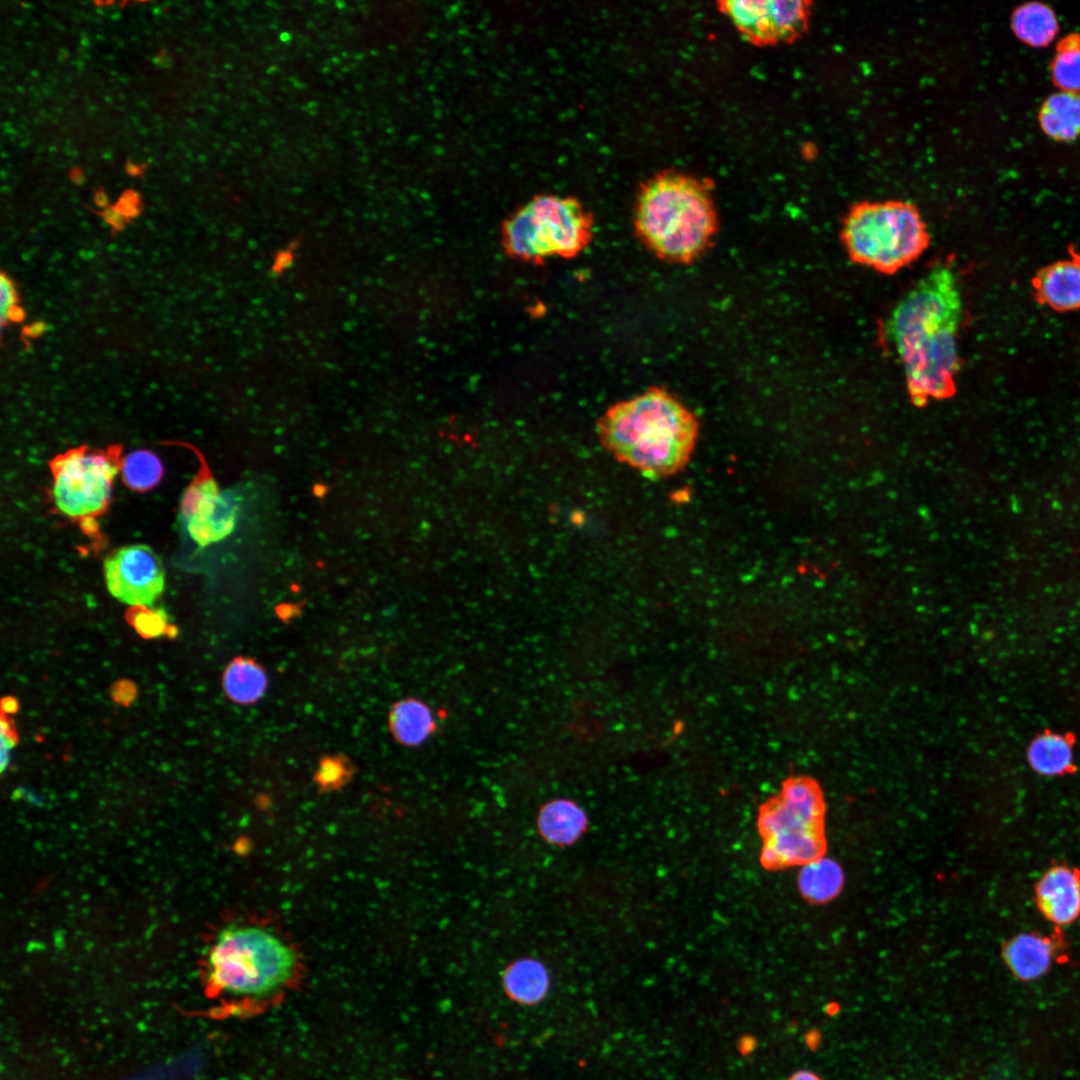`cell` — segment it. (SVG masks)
Wrapping results in <instances>:
<instances>
[{
  "mask_svg": "<svg viewBox=\"0 0 1080 1080\" xmlns=\"http://www.w3.org/2000/svg\"><path fill=\"white\" fill-rule=\"evenodd\" d=\"M267 683V675L262 666L248 657L233 659L224 670V691L238 704L258 701L264 695Z\"/></svg>",
  "mask_w": 1080,
  "mask_h": 1080,
  "instance_id": "22",
  "label": "cell"
},
{
  "mask_svg": "<svg viewBox=\"0 0 1080 1080\" xmlns=\"http://www.w3.org/2000/svg\"><path fill=\"white\" fill-rule=\"evenodd\" d=\"M180 508L187 531L198 545L221 540L234 526V507L204 465L185 490Z\"/></svg>",
  "mask_w": 1080,
  "mask_h": 1080,
  "instance_id": "11",
  "label": "cell"
},
{
  "mask_svg": "<svg viewBox=\"0 0 1080 1080\" xmlns=\"http://www.w3.org/2000/svg\"><path fill=\"white\" fill-rule=\"evenodd\" d=\"M208 978L218 990L248 998L279 991L292 977L296 955L271 930L255 925L224 928L208 952Z\"/></svg>",
  "mask_w": 1080,
  "mask_h": 1080,
  "instance_id": "5",
  "label": "cell"
},
{
  "mask_svg": "<svg viewBox=\"0 0 1080 1080\" xmlns=\"http://www.w3.org/2000/svg\"><path fill=\"white\" fill-rule=\"evenodd\" d=\"M606 448L649 478H663L688 463L698 436L695 416L672 394L653 387L618 402L600 421Z\"/></svg>",
  "mask_w": 1080,
  "mask_h": 1080,
  "instance_id": "2",
  "label": "cell"
},
{
  "mask_svg": "<svg viewBox=\"0 0 1080 1080\" xmlns=\"http://www.w3.org/2000/svg\"><path fill=\"white\" fill-rule=\"evenodd\" d=\"M136 696L135 685L128 680H120L112 687V697L120 704H130Z\"/></svg>",
  "mask_w": 1080,
  "mask_h": 1080,
  "instance_id": "30",
  "label": "cell"
},
{
  "mask_svg": "<svg viewBox=\"0 0 1080 1080\" xmlns=\"http://www.w3.org/2000/svg\"><path fill=\"white\" fill-rule=\"evenodd\" d=\"M1035 296L1056 311L1080 309V257L1049 264L1033 279Z\"/></svg>",
  "mask_w": 1080,
  "mask_h": 1080,
  "instance_id": "14",
  "label": "cell"
},
{
  "mask_svg": "<svg viewBox=\"0 0 1080 1080\" xmlns=\"http://www.w3.org/2000/svg\"><path fill=\"white\" fill-rule=\"evenodd\" d=\"M129 623L143 638H156L176 634V628L168 624V616L161 609L134 606L127 614Z\"/></svg>",
  "mask_w": 1080,
  "mask_h": 1080,
  "instance_id": "26",
  "label": "cell"
},
{
  "mask_svg": "<svg viewBox=\"0 0 1080 1080\" xmlns=\"http://www.w3.org/2000/svg\"><path fill=\"white\" fill-rule=\"evenodd\" d=\"M147 168V164H134L131 159H128L125 163V171L131 177L142 176Z\"/></svg>",
  "mask_w": 1080,
  "mask_h": 1080,
  "instance_id": "33",
  "label": "cell"
},
{
  "mask_svg": "<svg viewBox=\"0 0 1080 1080\" xmlns=\"http://www.w3.org/2000/svg\"><path fill=\"white\" fill-rule=\"evenodd\" d=\"M587 818L583 809L571 800L557 799L547 803L540 812L538 825L544 838L566 845L584 832Z\"/></svg>",
  "mask_w": 1080,
  "mask_h": 1080,
  "instance_id": "18",
  "label": "cell"
},
{
  "mask_svg": "<svg viewBox=\"0 0 1080 1080\" xmlns=\"http://www.w3.org/2000/svg\"><path fill=\"white\" fill-rule=\"evenodd\" d=\"M389 727L393 737L401 744L416 746L423 743L434 731L435 722L429 707L414 698L395 703L389 714Z\"/></svg>",
  "mask_w": 1080,
  "mask_h": 1080,
  "instance_id": "19",
  "label": "cell"
},
{
  "mask_svg": "<svg viewBox=\"0 0 1080 1080\" xmlns=\"http://www.w3.org/2000/svg\"><path fill=\"white\" fill-rule=\"evenodd\" d=\"M93 199H94V203L99 208L106 209L107 207L110 206L109 205V198H108V196H107V194H106L103 187H100V188L94 190Z\"/></svg>",
  "mask_w": 1080,
  "mask_h": 1080,
  "instance_id": "34",
  "label": "cell"
},
{
  "mask_svg": "<svg viewBox=\"0 0 1080 1080\" xmlns=\"http://www.w3.org/2000/svg\"><path fill=\"white\" fill-rule=\"evenodd\" d=\"M823 830L778 834L764 839L761 863L769 869L803 865L824 854Z\"/></svg>",
  "mask_w": 1080,
  "mask_h": 1080,
  "instance_id": "16",
  "label": "cell"
},
{
  "mask_svg": "<svg viewBox=\"0 0 1080 1080\" xmlns=\"http://www.w3.org/2000/svg\"><path fill=\"white\" fill-rule=\"evenodd\" d=\"M1052 77L1064 91H1080V35L1073 33L1062 39L1052 62Z\"/></svg>",
  "mask_w": 1080,
  "mask_h": 1080,
  "instance_id": "25",
  "label": "cell"
},
{
  "mask_svg": "<svg viewBox=\"0 0 1080 1080\" xmlns=\"http://www.w3.org/2000/svg\"><path fill=\"white\" fill-rule=\"evenodd\" d=\"M17 706V701L12 697H6L2 701L3 712H15Z\"/></svg>",
  "mask_w": 1080,
  "mask_h": 1080,
  "instance_id": "38",
  "label": "cell"
},
{
  "mask_svg": "<svg viewBox=\"0 0 1080 1080\" xmlns=\"http://www.w3.org/2000/svg\"><path fill=\"white\" fill-rule=\"evenodd\" d=\"M807 0H725L718 9L748 41L760 46L790 43L806 32L811 16Z\"/></svg>",
  "mask_w": 1080,
  "mask_h": 1080,
  "instance_id": "8",
  "label": "cell"
},
{
  "mask_svg": "<svg viewBox=\"0 0 1080 1080\" xmlns=\"http://www.w3.org/2000/svg\"><path fill=\"white\" fill-rule=\"evenodd\" d=\"M0 321L1 328L8 323V316L13 307L17 305V293L13 281L4 273L0 276Z\"/></svg>",
  "mask_w": 1080,
  "mask_h": 1080,
  "instance_id": "28",
  "label": "cell"
},
{
  "mask_svg": "<svg viewBox=\"0 0 1080 1080\" xmlns=\"http://www.w3.org/2000/svg\"><path fill=\"white\" fill-rule=\"evenodd\" d=\"M1040 913L1057 928L1080 917V870L1068 864L1050 866L1034 886Z\"/></svg>",
  "mask_w": 1080,
  "mask_h": 1080,
  "instance_id": "12",
  "label": "cell"
},
{
  "mask_svg": "<svg viewBox=\"0 0 1080 1080\" xmlns=\"http://www.w3.org/2000/svg\"><path fill=\"white\" fill-rule=\"evenodd\" d=\"M69 178L76 185H82L85 181L84 172L79 167H73L70 169Z\"/></svg>",
  "mask_w": 1080,
  "mask_h": 1080,
  "instance_id": "35",
  "label": "cell"
},
{
  "mask_svg": "<svg viewBox=\"0 0 1080 1080\" xmlns=\"http://www.w3.org/2000/svg\"><path fill=\"white\" fill-rule=\"evenodd\" d=\"M849 258L882 274H895L927 250L930 235L919 209L902 200L854 203L840 231Z\"/></svg>",
  "mask_w": 1080,
  "mask_h": 1080,
  "instance_id": "4",
  "label": "cell"
},
{
  "mask_svg": "<svg viewBox=\"0 0 1080 1080\" xmlns=\"http://www.w3.org/2000/svg\"><path fill=\"white\" fill-rule=\"evenodd\" d=\"M801 895L815 904H823L839 895L844 885L841 865L823 855L803 864L797 877Z\"/></svg>",
  "mask_w": 1080,
  "mask_h": 1080,
  "instance_id": "17",
  "label": "cell"
},
{
  "mask_svg": "<svg viewBox=\"0 0 1080 1080\" xmlns=\"http://www.w3.org/2000/svg\"><path fill=\"white\" fill-rule=\"evenodd\" d=\"M1076 735L1045 729L1035 735L1026 748L1030 768L1044 777H1062L1077 771L1075 763Z\"/></svg>",
  "mask_w": 1080,
  "mask_h": 1080,
  "instance_id": "15",
  "label": "cell"
},
{
  "mask_svg": "<svg viewBox=\"0 0 1080 1080\" xmlns=\"http://www.w3.org/2000/svg\"><path fill=\"white\" fill-rule=\"evenodd\" d=\"M47 329H48V326H47V324L45 322H43V321H35V322L25 326L23 328V330H22V334H23L24 337L38 338L41 335H43L47 331Z\"/></svg>",
  "mask_w": 1080,
  "mask_h": 1080,
  "instance_id": "32",
  "label": "cell"
},
{
  "mask_svg": "<svg viewBox=\"0 0 1080 1080\" xmlns=\"http://www.w3.org/2000/svg\"><path fill=\"white\" fill-rule=\"evenodd\" d=\"M590 221L570 199L543 196L521 208L507 223L509 250L525 259L573 255L587 242Z\"/></svg>",
  "mask_w": 1080,
  "mask_h": 1080,
  "instance_id": "7",
  "label": "cell"
},
{
  "mask_svg": "<svg viewBox=\"0 0 1080 1080\" xmlns=\"http://www.w3.org/2000/svg\"><path fill=\"white\" fill-rule=\"evenodd\" d=\"M109 592L131 606H149L162 593L164 567L159 556L147 545L124 546L112 552L104 562Z\"/></svg>",
  "mask_w": 1080,
  "mask_h": 1080,
  "instance_id": "9",
  "label": "cell"
},
{
  "mask_svg": "<svg viewBox=\"0 0 1080 1080\" xmlns=\"http://www.w3.org/2000/svg\"><path fill=\"white\" fill-rule=\"evenodd\" d=\"M824 801L818 785L805 777L787 780L780 794L764 804L758 817L762 837L823 830Z\"/></svg>",
  "mask_w": 1080,
  "mask_h": 1080,
  "instance_id": "10",
  "label": "cell"
},
{
  "mask_svg": "<svg viewBox=\"0 0 1080 1080\" xmlns=\"http://www.w3.org/2000/svg\"><path fill=\"white\" fill-rule=\"evenodd\" d=\"M122 479L132 490L144 492L155 487L163 476V465L157 455L137 450L122 460Z\"/></svg>",
  "mask_w": 1080,
  "mask_h": 1080,
  "instance_id": "24",
  "label": "cell"
},
{
  "mask_svg": "<svg viewBox=\"0 0 1080 1080\" xmlns=\"http://www.w3.org/2000/svg\"><path fill=\"white\" fill-rule=\"evenodd\" d=\"M353 772L350 760L341 754L327 755L320 759L315 772L316 782L323 788H336L345 783Z\"/></svg>",
  "mask_w": 1080,
  "mask_h": 1080,
  "instance_id": "27",
  "label": "cell"
},
{
  "mask_svg": "<svg viewBox=\"0 0 1080 1080\" xmlns=\"http://www.w3.org/2000/svg\"><path fill=\"white\" fill-rule=\"evenodd\" d=\"M114 206L124 215L127 221L138 217L143 210L141 195L133 190H124Z\"/></svg>",
  "mask_w": 1080,
  "mask_h": 1080,
  "instance_id": "29",
  "label": "cell"
},
{
  "mask_svg": "<svg viewBox=\"0 0 1080 1080\" xmlns=\"http://www.w3.org/2000/svg\"><path fill=\"white\" fill-rule=\"evenodd\" d=\"M503 984L512 1000L532 1005L541 1001L546 995L549 988V975L539 961L521 959L507 968Z\"/></svg>",
  "mask_w": 1080,
  "mask_h": 1080,
  "instance_id": "21",
  "label": "cell"
},
{
  "mask_svg": "<svg viewBox=\"0 0 1080 1080\" xmlns=\"http://www.w3.org/2000/svg\"><path fill=\"white\" fill-rule=\"evenodd\" d=\"M787 1080H822L815 1073L810 1071H798L792 1074Z\"/></svg>",
  "mask_w": 1080,
  "mask_h": 1080,
  "instance_id": "36",
  "label": "cell"
},
{
  "mask_svg": "<svg viewBox=\"0 0 1080 1080\" xmlns=\"http://www.w3.org/2000/svg\"><path fill=\"white\" fill-rule=\"evenodd\" d=\"M1060 932L1043 935L1023 932L1009 938L1002 946V958L1010 972L1021 981H1033L1045 975L1064 952Z\"/></svg>",
  "mask_w": 1080,
  "mask_h": 1080,
  "instance_id": "13",
  "label": "cell"
},
{
  "mask_svg": "<svg viewBox=\"0 0 1080 1080\" xmlns=\"http://www.w3.org/2000/svg\"><path fill=\"white\" fill-rule=\"evenodd\" d=\"M24 318H25L24 310L20 306L16 305L15 307H13L11 309V311L9 313V316H8V321L18 323V322H21Z\"/></svg>",
  "mask_w": 1080,
  "mask_h": 1080,
  "instance_id": "37",
  "label": "cell"
},
{
  "mask_svg": "<svg viewBox=\"0 0 1080 1080\" xmlns=\"http://www.w3.org/2000/svg\"><path fill=\"white\" fill-rule=\"evenodd\" d=\"M634 223L642 242L658 257L685 263L709 245L717 229V213L707 184L668 170L641 184Z\"/></svg>",
  "mask_w": 1080,
  "mask_h": 1080,
  "instance_id": "3",
  "label": "cell"
},
{
  "mask_svg": "<svg viewBox=\"0 0 1080 1080\" xmlns=\"http://www.w3.org/2000/svg\"><path fill=\"white\" fill-rule=\"evenodd\" d=\"M94 213L99 215L112 228L113 232L122 231L127 222L124 215L114 205H110L102 211H94Z\"/></svg>",
  "mask_w": 1080,
  "mask_h": 1080,
  "instance_id": "31",
  "label": "cell"
},
{
  "mask_svg": "<svg viewBox=\"0 0 1080 1080\" xmlns=\"http://www.w3.org/2000/svg\"><path fill=\"white\" fill-rule=\"evenodd\" d=\"M962 307L954 271L937 264L888 317L887 335L902 363L910 399L918 407L955 393Z\"/></svg>",
  "mask_w": 1080,
  "mask_h": 1080,
  "instance_id": "1",
  "label": "cell"
},
{
  "mask_svg": "<svg viewBox=\"0 0 1080 1080\" xmlns=\"http://www.w3.org/2000/svg\"><path fill=\"white\" fill-rule=\"evenodd\" d=\"M121 448L91 450L81 446L57 455L51 462L52 494L56 507L78 521L87 532L107 509L113 480L121 469Z\"/></svg>",
  "mask_w": 1080,
  "mask_h": 1080,
  "instance_id": "6",
  "label": "cell"
},
{
  "mask_svg": "<svg viewBox=\"0 0 1080 1080\" xmlns=\"http://www.w3.org/2000/svg\"><path fill=\"white\" fill-rule=\"evenodd\" d=\"M1012 28L1023 42L1034 47H1042L1054 39L1058 31V23L1051 8L1042 3L1030 2L1014 11Z\"/></svg>",
  "mask_w": 1080,
  "mask_h": 1080,
  "instance_id": "23",
  "label": "cell"
},
{
  "mask_svg": "<svg viewBox=\"0 0 1080 1080\" xmlns=\"http://www.w3.org/2000/svg\"><path fill=\"white\" fill-rule=\"evenodd\" d=\"M1039 120L1044 132L1056 140L1076 138L1080 134V95L1068 91L1051 95L1041 107Z\"/></svg>",
  "mask_w": 1080,
  "mask_h": 1080,
  "instance_id": "20",
  "label": "cell"
}]
</instances>
